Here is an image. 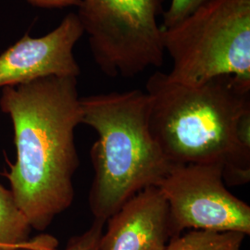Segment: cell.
Masks as SVG:
<instances>
[{
  "instance_id": "obj_1",
  "label": "cell",
  "mask_w": 250,
  "mask_h": 250,
  "mask_svg": "<svg viewBox=\"0 0 250 250\" xmlns=\"http://www.w3.org/2000/svg\"><path fill=\"white\" fill-rule=\"evenodd\" d=\"M77 77L50 76L2 88L17 159L7 175L32 229L44 231L72 205L79 166L75 129L81 125Z\"/></svg>"
},
{
  "instance_id": "obj_2",
  "label": "cell",
  "mask_w": 250,
  "mask_h": 250,
  "mask_svg": "<svg viewBox=\"0 0 250 250\" xmlns=\"http://www.w3.org/2000/svg\"><path fill=\"white\" fill-rule=\"evenodd\" d=\"M146 89L150 133L171 165L221 163L229 186L250 182V151L237 142L236 130L250 111V82L224 75L186 85L158 71Z\"/></svg>"
},
{
  "instance_id": "obj_3",
  "label": "cell",
  "mask_w": 250,
  "mask_h": 250,
  "mask_svg": "<svg viewBox=\"0 0 250 250\" xmlns=\"http://www.w3.org/2000/svg\"><path fill=\"white\" fill-rule=\"evenodd\" d=\"M81 124L98 134L90 155L95 176L89 192L94 219H107L137 193L159 187L173 167L148 126L149 99L134 89L81 98Z\"/></svg>"
},
{
  "instance_id": "obj_4",
  "label": "cell",
  "mask_w": 250,
  "mask_h": 250,
  "mask_svg": "<svg viewBox=\"0 0 250 250\" xmlns=\"http://www.w3.org/2000/svg\"><path fill=\"white\" fill-rule=\"evenodd\" d=\"M162 44L172 82L198 85L224 75L250 82V0L206 1L162 29Z\"/></svg>"
},
{
  "instance_id": "obj_5",
  "label": "cell",
  "mask_w": 250,
  "mask_h": 250,
  "mask_svg": "<svg viewBox=\"0 0 250 250\" xmlns=\"http://www.w3.org/2000/svg\"><path fill=\"white\" fill-rule=\"evenodd\" d=\"M165 0H81L77 16L90 50L108 77L131 78L164 62L159 18Z\"/></svg>"
},
{
  "instance_id": "obj_6",
  "label": "cell",
  "mask_w": 250,
  "mask_h": 250,
  "mask_svg": "<svg viewBox=\"0 0 250 250\" xmlns=\"http://www.w3.org/2000/svg\"><path fill=\"white\" fill-rule=\"evenodd\" d=\"M223 170L221 163L173 165L161 181L172 238L188 228L250 234V207L228 191Z\"/></svg>"
},
{
  "instance_id": "obj_7",
  "label": "cell",
  "mask_w": 250,
  "mask_h": 250,
  "mask_svg": "<svg viewBox=\"0 0 250 250\" xmlns=\"http://www.w3.org/2000/svg\"><path fill=\"white\" fill-rule=\"evenodd\" d=\"M83 34L77 14L71 12L45 36H22L0 55V88L50 76L78 77L73 49Z\"/></svg>"
},
{
  "instance_id": "obj_8",
  "label": "cell",
  "mask_w": 250,
  "mask_h": 250,
  "mask_svg": "<svg viewBox=\"0 0 250 250\" xmlns=\"http://www.w3.org/2000/svg\"><path fill=\"white\" fill-rule=\"evenodd\" d=\"M107 223L101 250H165L172 238L169 205L158 187L134 195Z\"/></svg>"
},
{
  "instance_id": "obj_9",
  "label": "cell",
  "mask_w": 250,
  "mask_h": 250,
  "mask_svg": "<svg viewBox=\"0 0 250 250\" xmlns=\"http://www.w3.org/2000/svg\"><path fill=\"white\" fill-rule=\"evenodd\" d=\"M31 230L11 191L0 184V250H18L35 245L39 236L31 239Z\"/></svg>"
},
{
  "instance_id": "obj_10",
  "label": "cell",
  "mask_w": 250,
  "mask_h": 250,
  "mask_svg": "<svg viewBox=\"0 0 250 250\" xmlns=\"http://www.w3.org/2000/svg\"><path fill=\"white\" fill-rule=\"evenodd\" d=\"M246 234L195 230L170 239L165 250H241Z\"/></svg>"
},
{
  "instance_id": "obj_11",
  "label": "cell",
  "mask_w": 250,
  "mask_h": 250,
  "mask_svg": "<svg viewBox=\"0 0 250 250\" xmlns=\"http://www.w3.org/2000/svg\"><path fill=\"white\" fill-rule=\"evenodd\" d=\"M105 224V221L94 219L89 229L80 235L72 237L64 250H101L100 243ZM57 246L58 241L55 237L42 234L39 235V239L35 245L18 250H56Z\"/></svg>"
},
{
  "instance_id": "obj_12",
  "label": "cell",
  "mask_w": 250,
  "mask_h": 250,
  "mask_svg": "<svg viewBox=\"0 0 250 250\" xmlns=\"http://www.w3.org/2000/svg\"><path fill=\"white\" fill-rule=\"evenodd\" d=\"M206 1L208 0H170L169 7L162 14L161 29L178 23Z\"/></svg>"
},
{
  "instance_id": "obj_13",
  "label": "cell",
  "mask_w": 250,
  "mask_h": 250,
  "mask_svg": "<svg viewBox=\"0 0 250 250\" xmlns=\"http://www.w3.org/2000/svg\"><path fill=\"white\" fill-rule=\"evenodd\" d=\"M29 4L41 9H65L80 6L81 0H26Z\"/></svg>"
}]
</instances>
